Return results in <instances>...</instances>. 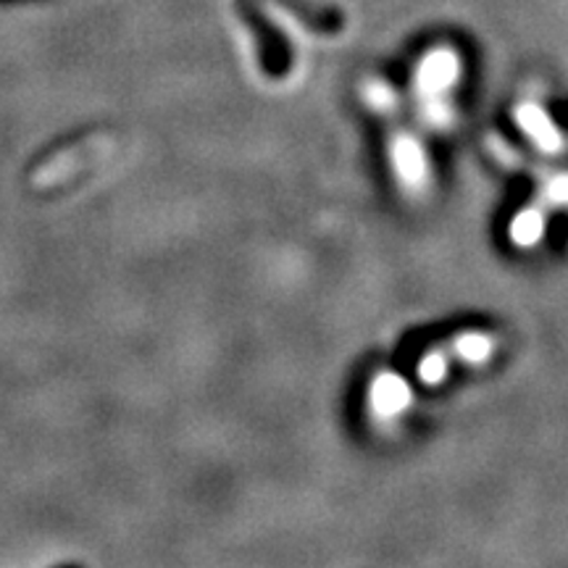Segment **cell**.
Returning a JSON list of instances; mask_svg holds the SVG:
<instances>
[{
    "label": "cell",
    "instance_id": "obj_6",
    "mask_svg": "<svg viewBox=\"0 0 568 568\" xmlns=\"http://www.w3.org/2000/svg\"><path fill=\"white\" fill-rule=\"evenodd\" d=\"M545 222H548V216H545L542 203L531 205V209H524L514 222H510V240H514L518 247L537 245L539 240H542Z\"/></svg>",
    "mask_w": 568,
    "mask_h": 568
},
{
    "label": "cell",
    "instance_id": "obj_5",
    "mask_svg": "<svg viewBox=\"0 0 568 568\" xmlns=\"http://www.w3.org/2000/svg\"><path fill=\"white\" fill-rule=\"evenodd\" d=\"M495 347H497L495 337L487 335V332H464V335L453 339V355L471 366L487 364V361L493 358Z\"/></svg>",
    "mask_w": 568,
    "mask_h": 568
},
{
    "label": "cell",
    "instance_id": "obj_2",
    "mask_svg": "<svg viewBox=\"0 0 568 568\" xmlns=\"http://www.w3.org/2000/svg\"><path fill=\"white\" fill-rule=\"evenodd\" d=\"M368 406H372L374 416L379 418H395L406 414L410 406V387L406 379L397 374H379L372 382V389H368Z\"/></svg>",
    "mask_w": 568,
    "mask_h": 568
},
{
    "label": "cell",
    "instance_id": "obj_7",
    "mask_svg": "<svg viewBox=\"0 0 568 568\" xmlns=\"http://www.w3.org/2000/svg\"><path fill=\"white\" fill-rule=\"evenodd\" d=\"M447 376V355L443 351H429L422 358V364H418V379L424 382V385L435 387L439 382H445Z\"/></svg>",
    "mask_w": 568,
    "mask_h": 568
},
{
    "label": "cell",
    "instance_id": "obj_1",
    "mask_svg": "<svg viewBox=\"0 0 568 568\" xmlns=\"http://www.w3.org/2000/svg\"><path fill=\"white\" fill-rule=\"evenodd\" d=\"M460 74V59L453 48H435L418 61L416 69V90L424 98L443 95L447 88H453Z\"/></svg>",
    "mask_w": 568,
    "mask_h": 568
},
{
    "label": "cell",
    "instance_id": "obj_8",
    "mask_svg": "<svg viewBox=\"0 0 568 568\" xmlns=\"http://www.w3.org/2000/svg\"><path fill=\"white\" fill-rule=\"evenodd\" d=\"M366 98L368 103H372V109L379 111H387L389 103H393V92H389L387 84H372V88L366 90Z\"/></svg>",
    "mask_w": 568,
    "mask_h": 568
},
{
    "label": "cell",
    "instance_id": "obj_3",
    "mask_svg": "<svg viewBox=\"0 0 568 568\" xmlns=\"http://www.w3.org/2000/svg\"><path fill=\"white\" fill-rule=\"evenodd\" d=\"M389 155H393V166L397 180L406 184L408 190H418L426 182V159L422 145L408 134L393 140V148H389Z\"/></svg>",
    "mask_w": 568,
    "mask_h": 568
},
{
    "label": "cell",
    "instance_id": "obj_4",
    "mask_svg": "<svg viewBox=\"0 0 568 568\" xmlns=\"http://www.w3.org/2000/svg\"><path fill=\"white\" fill-rule=\"evenodd\" d=\"M516 122L524 130V134H527V138L535 142L539 151L558 153L560 148H564V138H560V132L556 130V126H552L548 113L539 109V105H535V103L518 105Z\"/></svg>",
    "mask_w": 568,
    "mask_h": 568
}]
</instances>
